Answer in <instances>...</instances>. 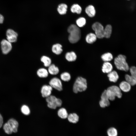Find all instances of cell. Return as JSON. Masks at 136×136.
I'll list each match as a JSON object with an SVG mask.
<instances>
[{
    "mask_svg": "<svg viewBox=\"0 0 136 136\" xmlns=\"http://www.w3.org/2000/svg\"><path fill=\"white\" fill-rule=\"evenodd\" d=\"M67 31L69 33L68 39L72 43L77 42L81 37L80 30L79 27L75 24L71 25L68 28Z\"/></svg>",
    "mask_w": 136,
    "mask_h": 136,
    "instance_id": "obj_1",
    "label": "cell"
},
{
    "mask_svg": "<svg viewBox=\"0 0 136 136\" xmlns=\"http://www.w3.org/2000/svg\"><path fill=\"white\" fill-rule=\"evenodd\" d=\"M87 88V80L82 77H78L74 84L73 90L74 93H77L85 91Z\"/></svg>",
    "mask_w": 136,
    "mask_h": 136,
    "instance_id": "obj_2",
    "label": "cell"
},
{
    "mask_svg": "<svg viewBox=\"0 0 136 136\" xmlns=\"http://www.w3.org/2000/svg\"><path fill=\"white\" fill-rule=\"evenodd\" d=\"M125 56L121 54L119 55L114 59V63L117 69L119 70L127 71L129 66L126 61Z\"/></svg>",
    "mask_w": 136,
    "mask_h": 136,
    "instance_id": "obj_3",
    "label": "cell"
},
{
    "mask_svg": "<svg viewBox=\"0 0 136 136\" xmlns=\"http://www.w3.org/2000/svg\"><path fill=\"white\" fill-rule=\"evenodd\" d=\"M106 90V94L109 99L114 100L115 97L120 98L122 96L121 90L119 87L116 86H112L109 87Z\"/></svg>",
    "mask_w": 136,
    "mask_h": 136,
    "instance_id": "obj_4",
    "label": "cell"
},
{
    "mask_svg": "<svg viewBox=\"0 0 136 136\" xmlns=\"http://www.w3.org/2000/svg\"><path fill=\"white\" fill-rule=\"evenodd\" d=\"M46 100L47 103L48 107L51 109H55L57 107H60L62 104L61 99L52 95H51L46 98Z\"/></svg>",
    "mask_w": 136,
    "mask_h": 136,
    "instance_id": "obj_5",
    "label": "cell"
},
{
    "mask_svg": "<svg viewBox=\"0 0 136 136\" xmlns=\"http://www.w3.org/2000/svg\"><path fill=\"white\" fill-rule=\"evenodd\" d=\"M130 76L126 74L125 76L126 82L131 86H134L136 84V68L135 66H132L130 68Z\"/></svg>",
    "mask_w": 136,
    "mask_h": 136,
    "instance_id": "obj_6",
    "label": "cell"
},
{
    "mask_svg": "<svg viewBox=\"0 0 136 136\" xmlns=\"http://www.w3.org/2000/svg\"><path fill=\"white\" fill-rule=\"evenodd\" d=\"M92 28L97 38L101 39L104 37V28L101 23L97 22L94 23L92 25Z\"/></svg>",
    "mask_w": 136,
    "mask_h": 136,
    "instance_id": "obj_7",
    "label": "cell"
},
{
    "mask_svg": "<svg viewBox=\"0 0 136 136\" xmlns=\"http://www.w3.org/2000/svg\"><path fill=\"white\" fill-rule=\"evenodd\" d=\"M49 84L52 88L60 91L62 90V82L57 77L52 79L49 82Z\"/></svg>",
    "mask_w": 136,
    "mask_h": 136,
    "instance_id": "obj_8",
    "label": "cell"
},
{
    "mask_svg": "<svg viewBox=\"0 0 136 136\" xmlns=\"http://www.w3.org/2000/svg\"><path fill=\"white\" fill-rule=\"evenodd\" d=\"M1 45L2 52L4 54H8L12 49V46L11 43L7 40H2L1 42Z\"/></svg>",
    "mask_w": 136,
    "mask_h": 136,
    "instance_id": "obj_9",
    "label": "cell"
},
{
    "mask_svg": "<svg viewBox=\"0 0 136 136\" xmlns=\"http://www.w3.org/2000/svg\"><path fill=\"white\" fill-rule=\"evenodd\" d=\"M6 35L7 40L10 43L15 42L17 41L18 34L13 30L11 29H8Z\"/></svg>",
    "mask_w": 136,
    "mask_h": 136,
    "instance_id": "obj_10",
    "label": "cell"
},
{
    "mask_svg": "<svg viewBox=\"0 0 136 136\" xmlns=\"http://www.w3.org/2000/svg\"><path fill=\"white\" fill-rule=\"evenodd\" d=\"M101 99L99 102L100 107L104 108L109 106L110 102L106 94V90H105L102 93L101 96Z\"/></svg>",
    "mask_w": 136,
    "mask_h": 136,
    "instance_id": "obj_11",
    "label": "cell"
},
{
    "mask_svg": "<svg viewBox=\"0 0 136 136\" xmlns=\"http://www.w3.org/2000/svg\"><path fill=\"white\" fill-rule=\"evenodd\" d=\"M52 88L49 85H43L41 90L42 96L43 97L47 98L50 96L52 93Z\"/></svg>",
    "mask_w": 136,
    "mask_h": 136,
    "instance_id": "obj_12",
    "label": "cell"
},
{
    "mask_svg": "<svg viewBox=\"0 0 136 136\" xmlns=\"http://www.w3.org/2000/svg\"><path fill=\"white\" fill-rule=\"evenodd\" d=\"M8 123L10 126L13 132L15 133L17 131L18 123L17 121L13 118H11L8 121Z\"/></svg>",
    "mask_w": 136,
    "mask_h": 136,
    "instance_id": "obj_13",
    "label": "cell"
},
{
    "mask_svg": "<svg viewBox=\"0 0 136 136\" xmlns=\"http://www.w3.org/2000/svg\"><path fill=\"white\" fill-rule=\"evenodd\" d=\"M85 11L88 16L91 17H94L96 14V10L95 8L92 5L87 6L85 8Z\"/></svg>",
    "mask_w": 136,
    "mask_h": 136,
    "instance_id": "obj_14",
    "label": "cell"
},
{
    "mask_svg": "<svg viewBox=\"0 0 136 136\" xmlns=\"http://www.w3.org/2000/svg\"><path fill=\"white\" fill-rule=\"evenodd\" d=\"M119 88L123 91L127 92L130 90L131 85L126 81H123L120 84Z\"/></svg>",
    "mask_w": 136,
    "mask_h": 136,
    "instance_id": "obj_15",
    "label": "cell"
},
{
    "mask_svg": "<svg viewBox=\"0 0 136 136\" xmlns=\"http://www.w3.org/2000/svg\"><path fill=\"white\" fill-rule=\"evenodd\" d=\"M109 81L113 82H116L119 78V76L115 71H112L108 73L107 75Z\"/></svg>",
    "mask_w": 136,
    "mask_h": 136,
    "instance_id": "obj_16",
    "label": "cell"
},
{
    "mask_svg": "<svg viewBox=\"0 0 136 136\" xmlns=\"http://www.w3.org/2000/svg\"><path fill=\"white\" fill-rule=\"evenodd\" d=\"M112 66L110 63L105 62L103 63L102 70L104 73H108L112 71Z\"/></svg>",
    "mask_w": 136,
    "mask_h": 136,
    "instance_id": "obj_17",
    "label": "cell"
},
{
    "mask_svg": "<svg viewBox=\"0 0 136 136\" xmlns=\"http://www.w3.org/2000/svg\"><path fill=\"white\" fill-rule=\"evenodd\" d=\"M52 51L53 53L57 55L61 54L63 51L62 45L59 44H56L53 45Z\"/></svg>",
    "mask_w": 136,
    "mask_h": 136,
    "instance_id": "obj_18",
    "label": "cell"
},
{
    "mask_svg": "<svg viewBox=\"0 0 136 136\" xmlns=\"http://www.w3.org/2000/svg\"><path fill=\"white\" fill-rule=\"evenodd\" d=\"M67 119L70 122L75 123L77 122L79 120V116L75 113H71L68 115Z\"/></svg>",
    "mask_w": 136,
    "mask_h": 136,
    "instance_id": "obj_19",
    "label": "cell"
},
{
    "mask_svg": "<svg viewBox=\"0 0 136 136\" xmlns=\"http://www.w3.org/2000/svg\"><path fill=\"white\" fill-rule=\"evenodd\" d=\"M77 55L73 51L67 52L65 55L66 59L69 61H75L77 58Z\"/></svg>",
    "mask_w": 136,
    "mask_h": 136,
    "instance_id": "obj_20",
    "label": "cell"
},
{
    "mask_svg": "<svg viewBox=\"0 0 136 136\" xmlns=\"http://www.w3.org/2000/svg\"><path fill=\"white\" fill-rule=\"evenodd\" d=\"M48 70V72L53 75L57 74L59 72L58 68L53 64H51L49 66Z\"/></svg>",
    "mask_w": 136,
    "mask_h": 136,
    "instance_id": "obj_21",
    "label": "cell"
},
{
    "mask_svg": "<svg viewBox=\"0 0 136 136\" xmlns=\"http://www.w3.org/2000/svg\"><path fill=\"white\" fill-rule=\"evenodd\" d=\"M37 74L38 76L40 78H45L48 77V72L46 69L41 68L38 70Z\"/></svg>",
    "mask_w": 136,
    "mask_h": 136,
    "instance_id": "obj_22",
    "label": "cell"
},
{
    "mask_svg": "<svg viewBox=\"0 0 136 136\" xmlns=\"http://www.w3.org/2000/svg\"><path fill=\"white\" fill-rule=\"evenodd\" d=\"M97 38L95 34L90 33L87 35L86 38V41L88 43L92 44L96 41Z\"/></svg>",
    "mask_w": 136,
    "mask_h": 136,
    "instance_id": "obj_23",
    "label": "cell"
},
{
    "mask_svg": "<svg viewBox=\"0 0 136 136\" xmlns=\"http://www.w3.org/2000/svg\"><path fill=\"white\" fill-rule=\"evenodd\" d=\"M67 6L66 4H61L58 5L57 10L60 14L64 15L66 13L67 11Z\"/></svg>",
    "mask_w": 136,
    "mask_h": 136,
    "instance_id": "obj_24",
    "label": "cell"
},
{
    "mask_svg": "<svg viewBox=\"0 0 136 136\" xmlns=\"http://www.w3.org/2000/svg\"><path fill=\"white\" fill-rule=\"evenodd\" d=\"M57 114L59 117L62 119H66L68 116L66 110L64 108L60 109L58 111Z\"/></svg>",
    "mask_w": 136,
    "mask_h": 136,
    "instance_id": "obj_25",
    "label": "cell"
},
{
    "mask_svg": "<svg viewBox=\"0 0 136 136\" xmlns=\"http://www.w3.org/2000/svg\"><path fill=\"white\" fill-rule=\"evenodd\" d=\"M112 28L111 26L109 24L107 25L104 29V37L108 38L111 36Z\"/></svg>",
    "mask_w": 136,
    "mask_h": 136,
    "instance_id": "obj_26",
    "label": "cell"
},
{
    "mask_svg": "<svg viewBox=\"0 0 136 136\" xmlns=\"http://www.w3.org/2000/svg\"><path fill=\"white\" fill-rule=\"evenodd\" d=\"M71 10L73 13L80 14L81 12L82 9L78 4H75L72 6L71 8Z\"/></svg>",
    "mask_w": 136,
    "mask_h": 136,
    "instance_id": "obj_27",
    "label": "cell"
},
{
    "mask_svg": "<svg viewBox=\"0 0 136 136\" xmlns=\"http://www.w3.org/2000/svg\"><path fill=\"white\" fill-rule=\"evenodd\" d=\"M41 61L44 63V65L45 67H49L51 64V61L49 57L45 56H42L41 59Z\"/></svg>",
    "mask_w": 136,
    "mask_h": 136,
    "instance_id": "obj_28",
    "label": "cell"
},
{
    "mask_svg": "<svg viewBox=\"0 0 136 136\" xmlns=\"http://www.w3.org/2000/svg\"><path fill=\"white\" fill-rule=\"evenodd\" d=\"M102 60L105 62L111 61L113 58L112 54L110 53H107L103 54L101 56Z\"/></svg>",
    "mask_w": 136,
    "mask_h": 136,
    "instance_id": "obj_29",
    "label": "cell"
},
{
    "mask_svg": "<svg viewBox=\"0 0 136 136\" xmlns=\"http://www.w3.org/2000/svg\"><path fill=\"white\" fill-rule=\"evenodd\" d=\"M108 136H117L118 132L117 129L114 127H111L107 131Z\"/></svg>",
    "mask_w": 136,
    "mask_h": 136,
    "instance_id": "obj_30",
    "label": "cell"
},
{
    "mask_svg": "<svg viewBox=\"0 0 136 136\" xmlns=\"http://www.w3.org/2000/svg\"><path fill=\"white\" fill-rule=\"evenodd\" d=\"M61 79L63 81L68 82L71 79V76L70 74L67 72H64L62 73L60 75Z\"/></svg>",
    "mask_w": 136,
    "mask_h": 136,
    "instance_id": "obj_31",
    "label": "cell"
},
{
    "mask_svg": "<svg viewBox=\"0 0 136 136\" xmlns=\"http://www.w3.org/2000/svg\"><path fill=\"white\" fill-rule=\"evenodd\" d=\"M76 23L79 27H82L84 26L86 23V20L83 17H81L76 21Z\"/></svg>",
    "mask_w": 136,
    "mask_h": 136,
    "instance_id": "obj_32",
    "label": "cell"
},
{
    "mask_svg": "<svg viewBox=\"0 0 136 136\" xmlns=\"http://www.w3.org/2000/svg\"><path fill=\"white\" fill-rule=\"evenodd\" d=\"M21 111L22 113L25 115H28L30 113L29 108L26 105H23L22 106Z\"/></svg>",
    "mask_w": 136,
    "mask_h": 136,
    "instance_id": "obj_33",
    "label": "cell"
},
{
    "mask_svg": "<svg viewBox=\"0 0 136 136\" xmlns=\"http://www.w3.org/2000/svg\"><path fill=\"white\" fill-rule=\"evenodd\" d=\"M3 129L5 132L8 134H11L13 132L12 129L7 122L4 125Z\"/></svg>",
    "mask_w": 136,
    "mask_h": 136,
    "instance_id": "obj_34",
    "label": "cell"
},
{
    "mask_svg": "<svg viewBox=\"0 0 136 136\" xmlns=\"http://www.w3.org/2000/svg\"><path fill=\"white\" fill-rule=\"evenodd\" d=\"M3 119L2 115L0 114V128L3 125Z\"/></svg>",
    "mask_w": 136,
    "mask_h": 136,
    "instance_id": "obj_35",
    "label": "cell"
},
{
    "mask_svg": "<svg viewBox=\"0 0 136 136\" xmlns=\"http://www.w3.org/2000/svg\"><path fill=\"white\" fill-rule=\"evenodd\" d=\"M4 20V18L3 16L0 14V24L2 23H3Z\"/></svg>",
    "mask_w": 136,
    "mask_h": 136,
    "instance_id": "obj_36",
    "label": "cell"
},
{
    "mask_svg": "<svg viewBox=\"0 0 136 136\" xmlns=\"http://www.w3.org/2000/svg\"></svg>",
    "mask_w": 136,
    "mask_h": 136,
    "instance_id": "obj_37",
    "label": "cell"
}]
</instances>
